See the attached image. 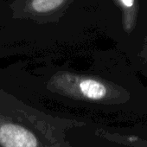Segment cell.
Segmentation results:
<instances>
[{
  "label": "cell",
  "mask_w": 147,
  "mask_h": 147,
  "mask_svg": "<svg viewBox=\"0 0 147 147\" xmlns=\"http://www.w3.org/2000/svg\"><path fill=\"white\" fill-rule=\"evenodd\" d=\"M66 0H31L30 7L36 13H49L61 7Z\"/></svg>",
  "instance_id": "obj_3"
},
{
  "label": "cell",
  "mask_w": 147,
  "mask_h": 147,
  "mask_svg": "<svg viewBox=\"0 0 147 147\" xmlns=\"http://www.w3.org/2000/svg\"><path fill=\"white\" fill-rule=\"evenodd\" d=\"M123 13V24L127 31H131L137 21L138 5V0H116Z\"/></svg>",
  "instance_id": "obj_2"
},
{
  "label": "cell",
  "mask_w": 147,
  "mask_h": 147,
  "mask_svg": "<svg viewBox=\"0 0 147 147\" xmlns=\"http://www.w3.org/2000/svg\"><path fill=\"white\" fill-rule=\"evenodd\" d=\"M0 72V147H70L64 137L63 120L53 118L32 106V99H25V84L22 98L20 86L11 77Z\"/></svg>",
  "instance_id": "obj_1"
}]
</instances>
